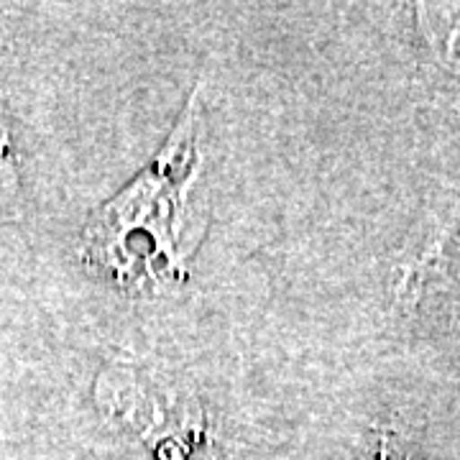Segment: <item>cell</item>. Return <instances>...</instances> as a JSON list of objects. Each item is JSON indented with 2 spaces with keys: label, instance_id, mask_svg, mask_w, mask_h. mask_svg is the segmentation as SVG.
Masks as SVG:
<instances>
[{
  "label": "cell",
  "instance_id": "1",
  "mask_svg": "<svg viewBox=\"0 0 460 460\" xmlns=\"http://www.w3.org/2000/svg\"><path fill=\"white\" fill-rule=\"evenodd\" d=\"M422 21L438 59L460 77V8H422Z\"/></svg>",
  "mask_w": 460,
  "mask_h": 460
},
{
  "label": "cell",
  "instance_id": "2",
  "mask_svg": "<svg viewBox=\"0 0 460 460\" xmlns=\"http://www.w3.org/2000/svg\"><path fill=\"white\" fill-rule=\"evenodd\" d=\"M381 460H396V458H389V453L384 450V453H381Z\"/></svg>",
  "mask_w": 460,
  "mask_h": 460
}]
</instances>
